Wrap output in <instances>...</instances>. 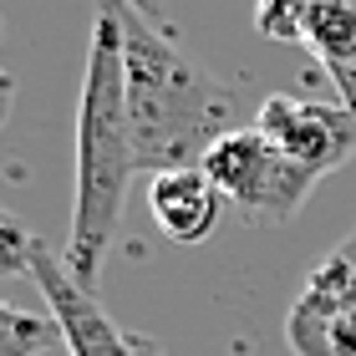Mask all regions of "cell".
I'll list each match as a JSON object with an SVG mask.
<instances>
[{"label":"cell","mask_w":356,"mask_h":356,"mask_svg":"<svg viewBox=\"0 0 356 356\" xmlns=\"http://www.w3.org/2000/svg\"><path fill=\"white\" fill-rule=\"evenodd\" d=\"M204 173L219 184V193L229 199L250 224H290L300 214V204L316 193L321 173L300 168L296 158H285L275 143L260 133V127H239L219 143L214 153L204 158Z\"/></svg>","instance_id":"cell-4"},{"label":"cell","mask_w":356,"mask_h":356,"mask_svg":"<svg viewBox=\"0 0 356 356\" xmlns=\"http://www.w3.org/2000/svg\"><path fill=\"white\" fill-rule=\"evenodd\" d=\"M138 356H168V351H163V346H158V341H153V336H143V331H138Z\"/></svg>","instance_id":"cell-11"},{"label":"cell","mask_w":356,"mask_h":356,"mask_svg":"<svg viewBox=\"0 0 356 356\" xmlns=\"http://www.w3.org/2000/svg\"><path fill=\"white\" fill-rule=\"evenodd\" d=\"M331 260L341 265V275H346V280H351V290H356V229H351V234L341 239V245L331 250Z\"/></svg>","instance_id":"cell-9"},{"label":"cell","mask_w":356,"mask_h":356,"mask_svg":"<svg viewBox=\"0 0 356 356\" xmlns=\"http://www.w3.org/2000/svg\"><path fill=\"white\" fill-rule=\"evenodd\" d=\"M122 6H127V10H138L143 21H163V15H168L163 0H122Z\"/></svg>","instance_id":"cell-10"},{"label":"cell","mask_w":356,"mask_h":356,"mask_svg":"<svg viewBox=\"0 0 356 356\" xmlns=\"http://www.w3.org/2000/svg\"><path fill=\"white\" fill-rule=\"evenodd\" d=\"M285 346L290 356H356V290L331 254L290 300Z\"/></svg>","instance_id":"cell-6"},{"label":"cell","mask_w":356,"mask_h":356,"mask_svg":"<svg viewBox=\"0 0 356 356\" xmlns=\"http://www.w3.org/2000/svg\"><path fill=\"white\" fill-rule=\"evenodd\" d=\"M0 260L10 275H31L41 285L46 311L61 326V346L72 356H138V331H122L118 321L102 311V300L92 296L67 265V254H56L46 239L26 234L15 214H0Z\"/></svg>","instance_id":"cell-3"},{"label":"cell","mask_w":356,"mask_h":356,"mask_svg":"<svg viewBox=\"0 0 356 356\" xmlns=\"http://www.w3.org/2000/svg\"><path fill=\"white\" fill-rule=\"evenodd\" d=\"M122 6V0H118ZM122 46H127V118L138 143V173L204 168V158L245 122V97L188 61L178 46L122 6Z\"/></svg>","instance_id":"cell-2"},{"label":"cell","mask_w":356,"mask_h":356,"mask_svg":"<svg viewBox=\"0 0 356 356\" xmlns=\"http://www.w3.org/2000/svg\"><path fill=\"white\" fill-rule=\"evenodd\" d=\"M133 173H138V143H133V118H127L122 6L107 0L92 15L87 72H82V97H76V193H72L67 265L82 285H97V275H102Z\"/></svg>","instance_id":"cell-1"},{"label":"cell","mask_w":356,"mask_h":356,"mask_svg":"<svg viewBox=\"0 0 356 356\" xmlns=\"http://www.w3.org/2000/svg\"><path fill=\"white\" fill-rule=\"evenodd\" d=\"M224 204L229 199L219 193V184L204 168H173V173H158L148 184L153 224L173 245H204V239L219 229Z\"/></svg>","instance_id":"cell-7"},{"label":"cell","mask_w":356,"mask_h":356,"mask_svg":"<svg viewBox=\"0 0 356 356\" xmlns=\"http://www.w3.org/2000/svg\"><path fill=\"white\" fill-rule=\"evenodd\" d=\"M254 127L280 148L285 158H296L311 173H336L356 153V107H346L341 97H300V92H275L254 112Z\"/></svg>","instance_id":"cell-5"},{"label":"cell","mask_w":356,"mask_h":356,"mask_svg":"<svg viewBox=\"0 0 356 356\" xmlns=\"http://www.w3.org/2000/svg\"><path fill=\"white\" fill-rule=\"evenodd\" d=\"M61 341V326L51 311H15V305H0V356H41Z\"/></svg>","instance_id":"cell-8"}]
</instances>
